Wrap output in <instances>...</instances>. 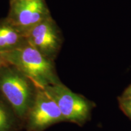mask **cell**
Listing matches in <instances>:
<instances>
[{"label": "cell", "mask_w": 131, "mask_h": 131, "mask_svg": "<svg viewBox=\"0 0 131 131\" xmlns=\"http://www.w3.org/2000/svg\"><path fill=\"white\" fill-rule=\"evenodd\" d=\"M122 107L131 116V99L124 98V100L122 101Z\"/></svg>", "instance_id": "9"}, {"label": "cell", "mask_w": 131, "mask_h": 131, "mask_svg": "<svg viewBox=\"0 0 131 131\" xmlns=\"http://www.w3.org/2000/svg\"><path fill=\"white\" fill-rule=\"evenodd\" d=\"M6 61L29 78L37 89L60 83L50 60L29 45L11 52L0 53Z\"/></svg>", "instance_id": "1"}, {"label": "cell", "mask_w": 131, "mask_h": 131, "mask_svg": "<svg viewBox=\"0 0 131 131\" xmlns=\"http://www.w3.org/2000/svg\"><path fill=\"white\" fill-rule=\"evenodd\" d=\"M7 64H8V63L6 61V60L3 58L2 56L1 55V54H0V68H1V67Z\"/></svg>", "instance_id": "11"}, {"label": "cell", "mask_w": 131, "mask_h": 131, "mask_svg": "<svg viewBox=\"0 0 131 131\" xmlns=\"http://www.w3.org/2000/svg\"><path fill=\"white\" fill-rule=\"evenodd\" d=\"M25 35L29 45L52 60L61 46V34L52 16L33 27Z\"/></svg>", "instance_id": "6"}, {"label": "cell", "mask_w": 131, "mask_h": 131, "mask_svg": "<svg viewBox=\"0 0 131 131\" xmlns=\"http://www.w3.org/2000/svg\"><path fill=\"white\" fill-rule=\"evenodd\" d=\"M37 88L31 80L14 66L0 68V92L20 118H26Z\"/></svg>", "instance_id": "2"}, {"label": "cell", "mask_w": 131, "mask_h": 131, "mask_svg": "<svg viewBox=\"0 0 131 131\" xmlns=\"http://www.w3.org/2000/svg\"><path fill=\"white\" fill-rule=\"evenodd\" d=\"M124 98L125 99H131V85L127 88L124 93Z\"/></svg>", "instance_id": "10"}, {"label": "cell", "mask_w": 131, "mask_h": 131, "mask_svg": "<svg viewBox=\"0 0 131 131\" xmlns=\"http://www.w3.org/2000/svg\"><path fill=\"white\" fill-rule=\"evenodd\" d=\"M27 44L25 34L7 18L0 19V53L13 51Z\"/></svg>", "instance_id": "7"}, {"label": "cell", "mask_w": 131, "mask_h": 131, "mask_svg": "<svg viewBox=\"0 0 131 131\" xmlns=\"http://www.w3.org/2000/svg\"><path fill=\"white\" fill-rule=\"evenodd\" d=\"M14 117L9 108L0 100V131H12Z\"/></svg>", "instance_id": "8"}, {"label": "cell", "mask_w": 131, "mask_h": 131, "mask_svg": "<svg viewBox=\"0 0 131 131\" xmlns=\"http://www.w3.org/2000/svg\"><path fill=\"white\" fill-rule=\"evenodd\" d=\"M44 89L55 101L64 120L80 122L87 117L89 110L88 103L62 83L49 85Z\"/></svg>", "instance_id": "5"}, {"label": "cell", "mask_w": 131, "mask_h": 131, "mask_svg": "<svg viewBox=\"0 0 131 131\" xmlns=\"http://www.w3.org/2000/svg\"><path fill=\"white\" fill-rule=\"evenodd\" d=\"M50 16L45 0H9L6 18L24 34Z\"/></svg>", "instance_id": "3"}, {"label": "cell", "mask_w": 131, "mask_h": 131, "mask_svg": "<svg viewBox=\"0 0 131 131\" xmlns=\"http://www.w3.org/2000/svg\"><path fill=\"white\" fill-rule=\"evenodd\" d=\"M26 118L30 131H41L52 124L64 120L55 101L45 89H37Z\"/></svg>", "instance_id": "4"}]
</instances>
